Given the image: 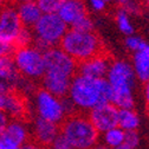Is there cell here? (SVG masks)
<instances>
[{
    "mask_svg": "<svg viewBox=\"0 0 149 149\" xmlns=\"http://www.w3.org/2000/svg\"><path fill=\"white\" fill-rule=\"evenodd\" d=\"M116 149H132V148L128 147V146H127V144H124V143H122V144L117 146V147H116Z\"/></svg>",
    "mask_w": 149,
    "mask_h": 149,
    "instance_id": "38",
    "label": "cell"
},
{
    "mask_svg": "<svg viewBox=\"0 0 149 149\" xmlns=\"http://www.w3.org/2000/svg\"><path fill=\"white\" fill-rule=\"evenodd\" d=\"M17 11L19 14L20 22L24 27L32 31L36 23L42 17V11L38 7L36 1H29V3H22L17 5Z\"/></svg>",
    "mask_w": 149,
    "mask_h": 149,
    "instance_id": "16",
    "label": "cell"
},
{
    "mask_svg": "<svg viewBox=\"0 0 149 149\" xmlns=\"http://www.w3.org/2000/svg\"><path fill=\"white\" fill-rule=\"evenodd\" d=\"M90 5L92 7L94 11H97V12H101L105 8V5L107 3L104 0H90Z\"/></svg>",
    "mask_w": 149,
    "mask_h": 149,
    "instance_id": "29",
    "label": "cell"
},
{
    "mask_svg": "<svg viewBox=\"0 0 149 149\" xmlns=\"http://www.w3.org/2000/svg\"><path fill=\"white\" fill-rule=\"evenodd\" d=\"M71 29L76 31H82V32H92L94 31V23H92L90 17L88 15L83 18V19H81L79 22H77L76 24H73Z\"/></svg>",
    "mask_w": 149,
    "mask_h": 149,
    "instance_id": "23",
    "label": "cell"
},
{
    "mask_svg": "<svg viewBox=\"0 0 149 149\" xmlns=\"http://www.w3.org/2000/svg\"><path fill=\"white\" fill-rule=\"evenodd\" d=\"M66 31L68 25L57 13H43L32 29V33H34L33 37L51 46L58 45Z\"/></svg>",
    "mask_w": 149,
    "mask_h": 149,
    "instance_id": "6",
    "label": "cell"
},
{
    "mask_svg": "<svg viewBox=\"0 0 149 149\" xmlns=\"http://www.w3.org/2000/svg\"><path fill=\"white\" fill-rule=\"evenodd\" d=\"M57 14L66 25L70 26L89 15L83 0H65L59 7Z\"/></svg>",
    "mask_w": 149,
    "mask_h": 149,
    "instance_id": "15",
    "label": "cell"
},
{
    "mask_svg": "<svg viewBox=\"0 0 149 149\" xmlns=\"http://www.w3.org/2000/svg\"><path fill=\"white\" fill-rule=\"evenodd\" d=\"M134 69L142 82L146 83L149 81V58L140 51H136L134 56Z\"/></svg>",
    "mask_w": 149,
    "mask_h": 149,
    "instance_id": "19",
    "label": "cell"
},
{
    "mask_svg": "<svg viewBox=\"0 0 149 149\" xmlns=\"http://www.w3.org/2000/svg\"><path fill=\"white\" fill-rule=\"evenodd\" d=\"M15 66L23 74L32 79H40L45 72L43 54L32 45L13 52Z\"/></svg>",
    "mask_w": 149,
    "mask_h": 149,
    "instance_id": "8",
    "label": "cell"
},
{
    "mask_svg": "<svg viewBox=\"0 0 149 149\" xmlns=\"http://www.w3.org/2000/svg\"><path fill=\"white\" fill-rule=\"evenodd\" d=\"M8 52H11V50H10L8 47H6V46H4V45L0 44V56L5 54V53H8Z\"/></svg>",
    "mask_w": 149,
    "mask_h": 149,
    "instance_id": "35",
    "label": "cell"
},
{
    "mask_svg": "<svg viewBox=\"0 0 149 149\" xmlns=\"http://www.w3.org/2000/svg\"><path fill=\"white\" fill-rule=\"evenodd\" d=\"M59 133L74 149H92L98 140V130L91 123L89 114L76 110L65 115L58 123Z\"/></svg>",
    "mask_w": 149,
    "mask_h": 149,
    "instance_id": "1",
    "label": "cell"
},
{
    "mask_svg": "<svg viewBox=\"0 0 149 149\" xmlns=\"http://www.w3.org/2000/svg\"><path fill=\"white\" fill-rule=\"evenodd\" d=\"M1 6H3V0H0V10H1Z\"/></svg>",
    "mask_w": 149,
    "mask_h": 149,
    "instance_id": "39",
    "label": "cell"
},
{
    "mask_svg": "<svg viewBox=\"0 0 149 149\" xmlns=\"http://www.w3.org/2000/svg\"><path fill=\"white\" fill-rule=\"evenodd\" d=\"M144 94H146V102H147V108H148V111H149V81H148V82H146Z\"/></svg>",
    "mask_w": 149,
    "mask_h": 149,
    "instance_id": "33",
    "label": "cell"
},
{
    "mask_svg": "<svg viewBox=\"0 0 149 149\" xmlns=\"http://www.w3.org/2000/svg\"><path fill=\"white\" fill-rule=\"evenodd\" d=\"M113 63L108 52L96 56L94 58H90L82 63L77 64V72L83 76L92 77V78H104L108 73L110 64Z\"/></svg>",
    "mask_w": 149,
    "mask_h": 149,
    "instance_id": "12",
    "label": "cell"
},
{
    "mask_svg": "<svg viewBox=\"0 0 149 149\" xmlns=\"http://www.w3.org/2000/svg\"><path fill=\"white\" fill-rule=\"evenodd\" d=\"M23 27L17 5L3 0V6L0 10V44L11 50L12 44Z\"/></svg>",
    "mask_w": 149,
    "mask_h": 149,
    "instance_id": "7",
    "label": "cell"
},
{
    "mask_svg": "<svg viewBox=\"0 0 149 149\" xmlns=\"http://www.w3.org/2000/svg\"><path fill=\"white\" fill-rule=\"evenodd\" d=\"M104 1H105V3H109V1H111V0H104Z\"/></svg>",
    "mask_w": 149,
    "mask_h": 149,
    "instance_id": "40",
    "label": "cell"
},
{
    "mask_svg": "<svg viewBox=\"0 0 149 149\" xmlns=\"http://www.w3.org/2000/svg\"><path fill=\"white\" fill-rule=\"evenodd\" d=\"M52 149H74L70 142L63 136V134H58L57 137L54 139V141L52 142V146H51Z\"/></svg>",
    "mask_w": 149,
    "mask_h": 149,
    "instance_id": "25",
    "label": "cell"
},
{
    "mask_svg": "<svg viewBox=\"0 0 149 149\" xmlns=\"http://www.w3.org/2000/svg\"><path fill=\"white\" fill-rule=\"evenodd\" d=\"M33 95L36 98L37 115L39 117L57 124L64 118L65 114L59 98L50 94L40 84L37 85L36 90L33 91Z\"/></svg>",
    "mask_w": 149,
    "mask_h": 149,
    "instance_id": "9",
    "label": "cell"
},
{
    "mask_svg": "<svg viewBox=\"0 0 149 149\" xmlns=\"http://www.w3.org/2000/svg\"><path fill=\"white\" fill-rule=\"evenodd\" d=\"M101 79L76 73L73 76L69 97L79 110H91L101 105Z\"/></svg>",
    "mask_w": 149,
    "mask_h": 149,
    "instance_id": "4",
    "label": "cell"
},
{
    "mask_svg": "<svg viewBox=\"0 0 149 149\" xmlns=\"http://www.w3.org/2000/svg\"><path fill=\"white\" fill-rule=\"evenodd\" d=\"M139 51L141 52V53H143L144 56H147V57L149 58V44H147V43H142L141 44V46H140V49H139Z\"/></svg>",
    "mask_w": 149,
    "mask_h": 149,
    "instance_id": "31",
    "label": "cell"
},
{
    "mask_svg": "<svg viewBox=\"0 0 149 149\" xmlns=\"http://www.w3.org/2000/svg\"><path fill=\"white\" fill-rule=\"evenodd\" d=\"M117 127L123 132L136 130L139 127V117L133 109H118Z\"/></svg>",
    "mask_w": 149,
    "mask_h": 149,
    "instance_id": "18",
    "label": "cell"
},
{
    "mask_svg": "<svg viewBox=\"0 0 149 149\" xmlns=\"http://www.w3.org/2000/svg\"><path fill=\"white\" fill-rule=\"evenodd\" d=\"M7 121H8L7 115L5 114L4 110L0 109V135H1V133H3V130H4V128H5L6 123H7Z\"/></svg>",
    "mask_w": 149,
    "mask_h": 149,
    "instance_id": "30",
    "label": "cell"
},
{
    "mask_svg": "<svg viewBox=\"0 0 149 149\" xmlns=\"http://www.w3.org/2000/svg\"><path fill=\"white\" fill-rule=\"evenodd\" d=\"M45 72L63 74L73 78L77 72V63L59 47H51L43 53Z\"/></svg>",
    "mask_w": 149,
    "mask_h": 149,
    "instance_id": "10",
    "label": "cell"
},
{
    "mask_svg": "<svg viewBox=\"0 0 149 149\" xmlns=\"http://www.w3.org/2000/svg\"><path fill=\"white\" fill-rule=\"evenodd\" d=\"M108 82L113 90V103L117 109H133L134 69L125 61H114L108 70Z\"/></svg>",
    "mask_w": 149,
    "mask_h": 149,
    "instance_id": "3",
    "label": "cell"
},
{
    "mask_svg": "<svg viewBox=\"0 0 149 149\" xmlns=\"http://www.w3.org/2000/svg\"><path fill=\"white\" fill-rule=\"evenodd\" d=\"M58 47L69 54L77 64L107 52L97 33L94 31L82 32L72 29L68 30L62 37Z\"/></svg>",
    "mask_w": 149,
    "mask_h": 149,
    "instance_id": "2",
    "label": "cell"
},
{
    "mask_svg": "<svg viewBox=\"0 0 149 149\" xmlns=\"http://www.w3.org/2000/svg\"><path fill=\"white\" fill-rule=\"evenodd\" d=\"M4 107H5V98L3 94H0V109L4 110Z\"/></svg>",
    "mask_w": 149,
    "mask_h": 149,
    "instance_id": "36",
    "label": "cell"
},
{
    "mask_svg": "<svg viewBox=\"0 0 149 149\" xmlns=\"http://www.w3.org/2000/svg\"><path fill=\"white\" fill-rule=\"evenodd\" d=\"M92 149H111L109 146H105V144H96Z\"/></svg>",
    "mask_w": 149,
    "mask_h": 149,
    "instance_id": "37",
    "label": "cell"
},
{
    "mask_svg": "<svg viewBox=\"0 0 149 149\" xmlns=\"http://www.w3.org/2000/svg\"><path fill=\"white\" fill-rule=\"evenodd\" d=\"M117 3L124 7H135V5L133 4V0H117Z\"/></svg>",
    "mask_w": 149,
    "mask_h": 149,
    "instance_id": "32",
    "label": "cell"
},
{
    "mask_svg": "<svg viewBox=\"0 0 149 149\" xmlns=\"http://www.w3.org/2000/svg\"><path fill=\"white\" fill-rule=\"evenodd\" d=\"M39 81L42 83L40 85L57 98L63 100L69 97V90L72 78L63 76V74L44 72L43 77Z\"/></svg>",
    "mask_w": 149,
    "mask_h": 149,
    "instance_id": "14",
    "label": "cell"
},
{
    "mask_svg": "<svg viewBox=\"0 0 149 149\" xmlns=\"http://www.w3.org/2000/svg\"><path fill=\"white\" fill-rule=\"evenodd\" d=\"M34 127L33 132L31 133L32 137L44 147H47L51 149L52 142L59 134V127L57 123H53L50 121H46L37 115L34 117Z\"/></svg>",
    "mask_w": 149,
    "mask_h": 149,
    "instance_id": "13",
    "label": "cell"
},
{
    "mask_svg": "<svg viewBox=\"0 0 149 149\" xmlns=\"http://www.w3.org/2000/svg\"><path fill=\"white\" fill-rule=\"evenodd\" d=\"M65 0H36L42 13H57Z\"/></svg>",
    "mask_w": 149,
    "mask_h": 149,
    "instance_id": "22",
    "label": "cell"
},
{
    "mask_svg": "<svg viewBox=\"0 0 149 149\" xmlns=\"http://www.w3.org/2000/svg\"><path fill=\"white\" fill-rule=\"evenodd\" d=\"M116 22L118 25V29L127 36H132L134 33V27L129 20L128 13L124 8H121L116 14Z\"/></svg>",
    "mask_w": 149,
    "mask_h": 149,
    "instance_id": "21",
    "label": "cell"
},
{
    "mask_svg": "<svg viewBox=\"0 0 149 149\" xmlns=\"http://www.w3.org/2000/svg\"><path fill=\"white\" fill-rule=\"evenodd\" d=\"M29 135H30V133L27 132V129L25 128L24 124L8 120L0 136L12 141L13 143H15L20 147L27 140Z\"/></svg>",
    "mask_w": 149,
    "mask_h": 149,
    "instance_id": "17",
    "label": "cell"
},
{
    "mask_svg": "<svg viewBox=\"0 0 149 149\" xmlns=\"http://www.w3.org/2000/svg\"><path fill=\"white\" fill-rule=\"evenodd\" d=\"M6 1H10L14 5H18V4H22V3H29V1H36V0H6Z\"/></svg>",
    "mask_w": 149,
    "mask_h": 149,
    "instance_id": "34",
    "label": "cell"
},
{
    "mask_svg": "<svg viewBox=\"0 0 149 149\" xmlns=\"http://www.w3.org/2000/svg\"><path fill=\"white\" fill-rule=\"evenodd\" d=\"M0 149H20V147L13 143L12 141L0 136Z\"/></svg>",
    "mask_w": 149,
    "mask_h": 149,
    "instance_id": "28",
    "label": "cell"
},
{
    "mask_svg": "<svg viewBox=\"0 0 149 149\" xmlns=\"http://www.w3.org/2000/svg\"><path fill=\"white\" fill-rule=\"evenodd\" d=\"M146 1H147V3H148V4H149V0H146Z\"/></svg>",
    "mask_w": 149,
    "mask_h": 149,
    "instance_id": "41",
    "label": "cell"
},
{
    "mask_svg": "<svg viewBox=\"0 0 149 149\" xmlns=\"http://www.w3.org/2000/svg\"><path fill=\"white\" fill-rule=\"evenodd\" d=\"M20 149H50V148L44 147L43 144L38 143V142H37V141L32 137V135H31V133H30L27 140L20 146Z\"/></svg>",
    "mask_w": 149,
    "mask_h": 149,
    "instance_id": "26",
    "label": "cell"
},
{
    "mask_svg": "<svg viewBox=\"0 0 149 149\" xmlns=\"http://www.w3.org/2000/svg\"><path fill=\"white\" fill-rule=\"evenodd\" d=\"M123 140H124V132L118 127H115L105 132V142L110 148L111 147L116 148L117 146L122 144Z\"/></svg>",
    "mask_w": 149,
    "mask_h": 149,
    "instance_id": "20",
    "label": "cell"
},
{
    "mask_svg": "<svg viewBox=\"0 0 149 149\" xmlns=\"http://www.w3.org/2000/svg\"><path fill=\"white\" fill-rule=\"evenodd\" d=\"M139 141H140V137H139V134H137L136 130H128V132H124L123 143L127 144L128 147L134 149L135 147H137Z\"/></svg>",
    "mask_w": 149,
    "mask_h": 149,
    "instance_id": "24",
    "label": "cell"
},
{
    "mask_svg": "<svg viewBox=\"0 0 149 149\" xmlns=\"http://www.w3.org/2000/svg\"><path fill=\"white\" fill-rule=\"evenodd\" d=\"M117 114L118 109L113 103H108L91 109L89 113V118L98 130V133L108 132L117 127Z\"/></svg>",
    "mask_w": 149,
    "mask_h": 149,
    "instance_id": "11",
    "label": "cell"
},
{
    "mask_svg": "<svg viewBox=\"0 0 149 149\" xmlns=\"http://www.w3.org/2000/svg\"><path fill=\"white\" fill-rule=\"evenodd\" d=\"M142 43H143V40L141 38H139V37H135V36H129L125 39V45L130 50H134V51H139Z\"/></svg>",
    "mask_w": 149,
    "mask_h": 149,
    "instance_id": "27",
    "label": "cell"
},
{
    "mask_svg": "<svg viewBox=\"0 0 149 149\" xmlns=\"http://www.w3.org/2000/svg\"><path fill=\"white\" fill-rule=\"evenodd\" d=\"M3 95L5 98L4 111L7 115L8 120L22 123L24 125L30 124L33 117H32L30 100L26 92L18 86H14Z\"/></svg>",
    "mask_w": 149,
    "mask_h": 149,
    "instance_id": "5",
    "label": "cell"
}]
</instances>
